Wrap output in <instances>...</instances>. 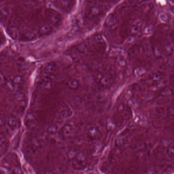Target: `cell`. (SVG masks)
<instances>
[{"mask_svg":"<svg viewBox=\"0 0 174 174\" xmlns=\"http://www.w3.org/2000/svg\"><path fill=\"white\" fill-rule=\"evenodd\" d=\"M86 162L87 158L85 154L84 153H79L74 160L73 165L75 168L78 169H80L81 168L82 169L86 165Z\"/></svg>","mask_w":174,"mask_h":174,"instance_id":"cell-1","label":"cell"},{"mask_svg":"<svg viewBox=\"0 0 174 174\" xmlns=\"http://www.w3.org/2000/svg\"><path fill=\"white\" fill-rule=\"evenodd\" d=\"M71 114V111L70 108L67 105L61 106L60 110L57 113V119L58 120L63 121L65 119L70 117Z\"/></svg>","mask_w":174,"mask_h":174,"instance_id":"cell-2","label":"cell"},{"mask_svg":"<svg viewBox=\"0 0 174 174\" xmlns=\"http://www.w3.org/2000/svg\"><path fill=\"white\" fill-rule=\"evenodd\" d=\"M86 14L87 18L92 21L98 18L101 14V11L98 7L92 6L87 9Z\"/></svg>","mask_w":174,"mask_h":174,"instance_id":"cell-3","label":"cell"},{"mask_svg":"<svg viewBox=\"0 0 174 174\" xmlns=\"http://www.w3.org/2000/svg\"><path fill=\"white\" fill-rule=\"evenodd\" d=\"M74 125L71 123H68L64 125L62 129V135L64 137H70L74 133Z\"/></svg>","mask_w":174,"mask_h":174,"instance_id":"cell-4","label":"cell"},{"mask_svg":"<svg viewBox=\"0 0 174 174\" xmlns=\"http://www.w3.org/2000/svg\"><path fill=\"white\" fill-rule=\"evenodd\" d=\"M11 83L12 84L13 90H19L21 89L24 84V78L20 75H16L12 79H10Z\"/></svg>","mask_w":174,"mask_h":174,"instance_id":"cell-5","label":"cell"},{"mask_svg":"<svg viewBox=\"0 0 174 174\" xmlns=\"http://www.w3.org/2000/svg\"><path fill=\"white\" fill-rule=\"evenodd\" d=\"M44 73L47 76H50L53 74L56 71V64L54 62H50L44 65Z\"/></svg>","mask_w":174,"mask_h":174,"instance_id":"cell-6","label":"cell"},{"mask_svg":"<svg viewBox=\"0 0 174 174\" xmlns=\"http://www.w3.org/2000/svg\"><path fill=\"white\" fill-rule=\"evenodd\" d=\"M37 37L36 32L32 31L26 32L21 36V40L23 41H32L35 40Z\"/></svg>","mask_w":174,"mask_h":174,"instance_id":"cell-7","label":"cell"},{"mask_svg":"<svg viewBox=\"0 0 174 174\" xmlns=\"http://www.w3.org/2000/svg\"><path fill=\"white\" fill-rule=\"evenodd\" d=\"M99 134V131L97 127L92 126L87 131V136L89 139H95L98 137Z\"/></svg>","mask_w":174,"mask_h":174,"instance_id":"cell-8","label":"cell"},{"mask_svg":"<svg viewBox=\"0 0 174 174\" xmlns=\"http://www.w3.org/2000/svg\"><path fill=\"white\" fill-rule=\"evenodd\" d=\"M52 31V28L50 26L47 24L43 25L39 29V33L41 35H49Z\"/></svg>","mask_w":174,"mask_h":174,"instance_id":"cell-9","label":"cell"},{"mask_svg":"<svg viewBox=\"0 0 174 174\" xmlns=\"http://www.w3.org/2000/svg\"><path fill=\"white\" fill-rule=\"evenodd\" d=\"M67 86L72 90H77L79 89L80 83L77 80L71 79L68 80L67 82Z\"/></svg>","mask_w":174,"mask_h":174,"instance_id":"cell-10","label":"cell"},{"mask_svg":"<svg viewBox=\"0 0 174 174\" xmlns=\"http://www.w3.org/2000/svg\"><path fill=\"white\" fill-rule=\"evenodd\" d=\"M49 18L50 21L54 25H57L61 22V18L60 16L58 14H56L55 13L52 12L50 14H49Z\"/></svg>","mask_w":174,"mask_h":174,"instance_id":"cell-11","label":"cell"},{"mask_svg":"<svg viewBox=\"0 0 174 174\" xmlns=\"http://www.w3.org/2000/svg\"><path fill=\"white\" fill-rule=\"evenodd\" d=\"M8 125L10 128H16L19 125V122L15 117L11 116L8 118Z\"/></svg>","mask_w":174,"mask_h":174,"instance_id":"cell-12","label":"cell"},{"mask_svg":"<svg viewBox=\"0 0 174 174\" xmlns=\"http://www.w3.org/2000/svg\"><path fill=\"white\" fill-rule=\"evenodd\" d=\"M75 50L78 53L81 54H84L87 51V46L83 44H77L75 47Z\"/></svg>","mask_w":174,"mask_h":174,"instance_id":"cell-13","label":"cell"},{"mask_svg":"<svg viewBox=\"0 0 174 174\" xmlns=\"http://www.w3.org/2000/svg\"><path fill=\"white\" fill-rule=\"evenodd\" d=\"M25 95L23 92H19L16 95L15 97L16 102L19 105L25 103Z\"/></svg>","mask_w":174,"mask_h":174,"instance_id":"cell-14","label":"cell"},{"mask_svg":"<svg viewBox=\"0 0 174 174\" xmlns=\"http://www.w3.org/2000/svg\"><path fill=\"white\" fill-rule=\"evenodd\" d=\"M9 16V10L6 7H3L1 9V16L2 21L6 19Z\"/></svg>","mask_w":174,"mask_h":174,"instance_id":"cell-15","label":"cell"},{"mask_svg":"<svg viewBox=\"0 0 174 174\" xmlns=\"http://www.w3.org/2000/svg\"><path fill=\"white\" fill-rule=\"evenodd\" d=\"M166 154L168 156L174 159V144H170L166 149Z\"/></svg>","mask_w":174,"mask_h":174,"instance_id":"cell-16","label":"cell"},{"mask_svg":"<svg viewBox=\"0 0 174 174\" xmlns=\"http://www.w3.org/2000/svg\"><path fill=\"white\" fill-rule=\"evenodd\" d=\"M99 83L102 86H106L109 83V79L107 77L102 76L99 78Z\"/></svg>","mask_w":174,"mask_h":174,"instance_id":"cell-17","label":"cell"},{"mask_svg":"<svg viewBox=\"0 0 174 174\" xmlns=\"http://www.w3.org/2000/svg\"><path fill=\"white\" fill-rule=\"evenodd\" d=\"M41 141H40L39 138H35L34 140L33 144L36 147H40L41 145Z\"/></svg>","mask_w":174,"mask_h":174,"instance_id":"cell-18","label":"cell"},{"mask_svg":"<svg viewBox=\"0 0 174 174\" xmlns=\"http://www.w3.org/2000/svg\"><path fill=\"white\" fill-rule=\"evenodd\" d=\"M51 85H52V84H51V83L49 81H44L43 84L41 85V86L44 89L50 88V87H51Z\"/></svg>","mask_w":174,"mask_h":174,"instance_id":"cell-19","label":"cell"},{"mask_svg":"<svg viewBox=\"0 0 174 174\" xmlns=\"http://www.w3.org/2000/svg\"><path fill=\"white\" fill-rule=\"evenodd\" d=\"M49 131L50 134H55L56 132L55 127H51V128L49 129Z\"/></svg>","mask_w":174,"mask_h":174,"instance_id":"cell-20","label":"cell"},{"mask_svg":"<svg viewBox=\"0 0 174 174\" xmlns=\"http://www.w3.org/2000/svg\"><path fill=\"white\" fill-rule=\"evenodd\" d=\"M113 17L112 16H109V17L107 18V19L106 20V24L108 25H110L111 24H112L113 23Z\"/></svg>","mask_w":174,"mask_h":174,"instance_id":"cell-21","label":"cell"},{"mask_svg":"<svg viewBox=\"0 0 174 174\" xmlns=\"http://www.w3.org/2000/svg\"><path fill=\"white\" fill-rule=\"evenodd\" d=\"M172 133L174 135V126L172 127Z\"/></svg>","mask_w":174,"mask_h":174,"instance_id":"cell-22","label":"cell"}]
</instances>
